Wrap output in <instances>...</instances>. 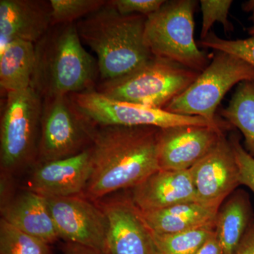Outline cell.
Wrapping results in <instances>:
<instances>
[{
	"mask_svg": "<svg viewBox=\"0 0 254 254\" xmlns=\"http://www.w3.org/2000/svg\"><path fill=\"white\" fill-rule=\"evenodd\" d=\"M254 222L248 193L235 190L222 203L215 218V234L225 254L233 253Z\"/></svg>",
	"mask_w": 254,
	"mask_h": 254,
	"instance_id": "cell-18",
	"label": "cell"
},
{
	"mask_svg": "<svg viewBox=\"0 0 254 254\" xmlns=\"http://www.w3.org/2000/svg\"><path fill=\"white\" fill-rule=\"evenodd\" d=\"M194 254H225L215 230Z\"/></svg>",
	"mask_w": 254,
	"mask_h": 254,
	"instance_id": "cell-31",
	"label": "cell"
},
{
	"mask_svg": "<svg viewBox=\"0 0 254 254\" xmlns=\"http://www.w3.org/2000/svg\"><path fill=\"white\" fill-rule=\"evenodd\" d=\"M222 126L182 125L160 128L158 163L160 170H187L208 154L225 128Z\"/></svg>",
	"mask_w": 254,
	"mask_h": 254,
	"instance_id": "cell-12",
	"label": "cell"
},
{
	"mask_svg": "<svg viewBox=\"0 0 254 254\" xmlns=\"http://www.w3.org/2000/svg\"><path fill=\"white\" fill-rule=\"evenodd\" d=\"M215 221L174 234L152 232L157 254H194L215 232Z\"/></svg>",
	"mask_w": 254,
	"mask_h": 254,
	"instance_id": "cell-22",
	"label": "cell"
},
{
	"mask_svg": "<svg viewBox=\"0 0 254 254\" xmlns=\"http://www.w3.org/2000/svg\"><path fill=\"white\" fill-rule=\"evenodd\" d=\"M0 254H51L49 244L0 220Z\"/></svg>",
	"mask_w": 254,
	"mask_h": 254,
	"instance_id": "cell-23",
	"label": "cell"
},
{
	"mask_svg": "<svg viewBox=\"0 0 254 254\" xmlns=\"http://www.w3.org/2000/svg\"><path fill=\"white\" fill-rule=\"evenodd\" d=\"M36 61L34 43L15 40L0 51V86L6 93L31 86Z\"/></svg>",
	"mask_w": 254,
	"mask_h": 254,
	"instance_id": "cell-20",
	"label": "cell"
},
{
	"mask_svg": "<svg viewBox=\"0 0 254 254\" xmlns=\"http://www.w3.org/2000/svg\"><path fill=\"white\" fill-rule=\"evenodd\" d=\"M52 26L77 22L98 11L108 3L106 0H50Z\"/></svg>",
	"mask_w": 254,
	"mask_h": 254,
	"instance_id": "cell-24",
	"label": "cell"
},
{
	"mask_svg": "<svg viewBox=\"0 0 254 254\" xmlns=\"http://www.w3.org/2000/svg\"><path fill=\"white\" fill-rule=\"evenodd\" d=\"M52 6L45 0L0 1V51L15 40L36 44L52 26Z\"/></svg>",
	"mask_w": 254,
	"mask_h": 254,
	"instance_id": "cell-15",
	"label": "cell"
},
{
	"mask_svg": "<svg viewBox=\"0 0 254 254\" xmlns=\"http://www.w3.org/2000/svg\"><path fill=\"white\" fill-rule=\"evenodd\" d=\"M246 81H254V66L236 55L216 51L196 79L163 110L218 123L215 112L220 102L232 87Z\"/></svg>",
	"mask_w": 254,
	"mask_h": 254,
	"instance_id": "cell-7",
	"label": "cell"
},
{
	"mask_svg": "<svg viewBox=\"0 0 254 254\" xmlns=\"http://www.w3.org/2000/svg\"><path fill=\"white\" fill-rule=\"evenodd\" d=\"M199 45L203 48L236 55L254 66V36L247 39L232 41L222 39L214 32L210 31L204 40L199 41Z\"/></svg>",
	"mask_w": 254,
	"mask_h": 254,
	"instance_id": "cell-26",
	"label": "cell"
},
{
	"mask_svg": "<svg viewBox=\"0 0 254 254\" xmlns=\"http://www.w3.org/2000/svg\"><path fill=\"white\" fill-rule=\"evenodd\" d=\"M221 115L232 127L242 132L246 150L254 158V81L238 84L228 105L221 110Z\"/></svg>",
	"mask_w": 254,
	"mask_h": 254,
	"instance_id": "cell-21",
	"label": "cell"
},
{
	"mask_svg": "<svg viewBox=\"0 0 254 254\" xmlns=\"http://www.w3.org/2000/svg\"><path fill=\"white\" fill-rule=\"evenodd\" d=\"M190 170L196 201L217 211L240 185L236 158L225 133L213 149Z\"/></svg>",
	"mask_w": 254,
	"mask_h": 254,
	"instance_id": "cell-11",
	"label": "cell"
},
{
	"mask_svg": "<svg viewBox=\"0 0 254 254\" xmlns=\"http://www.w3.org/2000/svg\"><path fill=\"white\" fill-rule=\"evenodd\" d=\"M0 120L1 173L14 176L38 159L43 98L32 87L6 94Z\"/></svg>",
	"mask_w": 254,
	"mask_h": 254,
	"instance_id": "cell-4",
	"label": "cell"
},
{
	"mask_svg": "<svg viewBox=\"0 0 254 254\" xmlns=\"http://www.w3.org/2000/svg\"><path fill=\"white\" fill-rule=\"evenodd\" d=\"M46 200L60 238L105 254L108 222L98 203L82 195Z\"/></svg>",
	"mask_w": 254,
	"mask_h": 254,
	"instance_id": "cell-10",
	"label": "cell"
},
{
	"mask_svg": "<svg viewBox=\"0 0 254 254\" xmlns=\"http://www.w3.org/2000/svg\"><path fill=\"white\" fill-rule=\"evenodd\" d=\"M160 128L97 127L90 146L92 171L83 196L93 202L119 190L133 189L160 170Z\"/></svg>",
	"mask_w": 254,
	"mask_h": 254,
	"instance_id": "cell-1",
	"label": "cell"
},
{
	"mask_svg": "<svg viewBox=\"0 0 254 254\" xmlns=\"http://www.w3.org/2000/svg\"><path fill=\"white\" fill-rule=\"evenodd\" d=\"M13 176L8 174L1 173L0 180V208L4 206L6 203L14 198V189H13Z\"/></svg>",
	"mask_w": 254,
	"mask_h": 254,
	"instance_id": "cell-29",
	"label": "cell"
},
{
	"mask_svg": "<svg viewBox=\"0 0 254 254\" xmlns=\"http://www.w3.org/2000/svg\"><path fill=\"white\" fill-rule=\"evenodd\" d=\"M0 209L1 218L28 235L49 245L60 238L46 197L23 190Z\"/></svg>",
	"mask_w": 254,
	"mask_h": 254,
	"instance_id": "cell-17",
	"label": "cell"
},
{
	"mask_svg": "<svg viewBox=\"0 0 254 254\" xmlns=\"http://www.w3.org/2000/svg\"><path fill=\"white\" fill-rule=\"evenodd\" d=\"M33 167L26 190L46 198L83 195L91 175V150Z\"/></svg>",
	"mask_w": 254,
	"mask_h": 254,
	"instance_id": "cell-14",
	"label": "cell"
},
{
	"mask_svg": "<svg viewBox=\"0 0 254 254\" xmlns=\"http://www.w3.org/2000/svg\"><path fill=\"white\" fill-rule=\"evenodd\" d=\"M140 212L150 231L158 234H174L215 222L218 211L195 201Z\"/></svg>",
	"mask_w": 254,
	"mask_h": 254,
	"instance_id": "cell-19",
	"label": "cell"
},
{
	"mask_svg": "<svg viewBox=\"0 0 254 254\" xmlns=\"http://www.w3.org/2000/svg\"><path fill=\"white\" fill-rule=\"evenodd\" d=\"M96 128L69 95L43 98L36 164L69 158L88 149Z\"/></svg>",
	"mask_w": 254,
	"mask_h": 254,
	"instance_id": "cell-8",
	"label": "cell"
},
{
	"mask_svg": "<svg viewBox=\"0 0 254 254\" xmlns=\"http://www.w3.org/2000/svg\"><path fill=\"white\" fill-rule=\"evenodd\" d=\"M31 87L42 98L95 89L98 62L82 46L76 23L52 26L35 44Z\"/></svg>",
	"mask_w": 254,
	"mask_h": 254,
	"instance_id": "cell-3",
	"label": "cell"
},
{
	"mask_svg": "<svg viewBox=\"0 0 254 254\" xmlns=\"http://www.w3.org/2000/svg\"><path fill=\"white\" fill-rule=\"evenodd\" d=\"M130 197L141 211L196 201L190 170H158L131 189Z\"/></svg>",
	"mask_w": 254,
	"mask_h": 254,
	"instance_id": "cell-16",
	"label": "cell"
},
{
	"mask_svg": "<svg viewBox=\"0 0 254 254\" xmlns=\"http://www.w3.org/2000/svg\"><path fill=\"white\" fill-rule=\"evenodd\" d=\"M232 254H254V222Z\"/></svg>",
	"mask_w": 254,
	"mask_h": 254,
	"instance_id": "cell-30",
	"label": "cell"
},
{
	"mask_svg": "<svg viewBox=\"0 0 254 254\" xmlns=\"http://www.w3.org/2000/svg\"><path fill=\"white\" fill-rule=\"evenodd\" d=\"M252 21V26H251L250 28H249V34L252 37L254 36V16H252V17L251 18Z\"/></svg>",
	"mask_w": 254,
	"mask_h": 254,
	"instance_id": "cell-34",
	"label": "cell"
},
{
	"mask_svg": "<svg viewBox=\"0 0 254 254\" xmlns=\"http://www.w3.org/2000/svg\"><path fill=\"white\" fill-rule=\"evenodd\" d=\"M199 74L174 62L153 57L123 77L100 81L95 90L112 99L164 109Z\"/></svg>",
	"mask_w": 254,
	"mask_h": 254,
	"instance_id": "cell-5",
	"label": "cell"
},
{
	"mask_svg": "<svg viewBox=\"0 0 254 254\" xmlns=\"http://www.w3.org/2000/svg\"><path fill=\"white\" fill-rule=\"evenodd\" d=\"M63 254H102L96 251L91 250L88 247H83L76 244L68 243Z\"/></svg>",
	"mask_w": 254,
	"mask_h": 254,
	"instance_id": "cell-32",
	"label": "cell"
},
{
	"mask_svg": "<svg viewBox=\"0 0 254 254\" xmlns=\"http://www.w3.org/2000/svg\"><path fill=\"white\" fill-rule=\"evenodd\" d=\"M196 5L193 0L165 1L158 11L147 16L144 38L153 56L200 73L208 66L210 58L194 41Z\"/></svg>",
	"mask_w": 254,
	"mask_h": 254,
	"instance_id": "cell-6",
	"label": "cell"
},
{
	"mask_svg": "<svg viewBox=\"0 0 254 254\" xmlns=\"http://www.w3.org/2000/svg\"><path fill=\"white\" fill-rule=\"evenodd\" d=\"M230 141L240 171V185L249 187L254 193V158L241 145L237 134H232Z\"/></svg>",
	"mask_w": 254,
	"mask_h": 254,
	"instance_id": "cell-27",
	"label": "cell"
},
{
	"mask_svg": "<svg viewBox=\"0 0 254 254\" xmlns=\"http://www.w3.org/2000/svg\"><path fill=\"white\" fill-rule=\"evenodd\" d=\"M110 3L118 12L124 15L140 14L148 16L158 11L164 0H110Z\"/></svg>",
	"mask_w": 254,
	"mask_h": 254,
	"instance_id": "cell-28",
	"label": "cell"
},
{
	"mask_svg": "<svg viewBox=\"0 0 254 254\" xmlns=\"http://www.w3.org/2000/svg\"><path fill=\"white\" fill-rule=\"evenodd\" d=\"M242 8L246 12H252L254 16V0L245 1L242 4Z\"/></svg>",
	"mask_w": 254,
	"mask_h": 254,
	"instance_id": "cell-33",
	"label": "cell"
},
{
	"mask_svg": "<svg viewBox=\"0 0 254 254\" xmlns=\"http://www.w3.org/2000/svg\"><path fill=\"white\" fill-rule=\"evenodd\" d=\"M95 203L108 219L105 254H157L152 232L130 195Z\"/></svg>",
	"mask_w": 254,
	"mask_h": 254,
	"instance_id": "cell-13",
	"label": "cell"
},
{
	"mask_svg": "<svg viewBox=\"0 0 254 254\" xmlns=\"http://www.w3.org/2000/svg\"><path fill=\"white\" fill-rule=\"evenodd\" d=\"M69 96L78 109L96 127L150 126L163 128L182 125L222 126L227 124L225 121L210 123L200 117L177 115L163 109L112 99L95 89Z\"/></svg>",
	"mask_w": 254,
	"mask_h": 254,
	"instance_id": "cell-9",
	"label": "cell"
},
{
	"mask_svg": "<svg viewBox=\"0 0 254 254\" xmlns=\"http://www.w3.org/2000/svg\"><path fill=\"white\" fill-rule=\"evenodd\" d=\"M146 18L120 14L108 1L76 22L81 41L96 55L100 81L123 77L154 57L145 41Z\"/></svg>",
	"mask_w": 254,
	"mask_h": 254,
	"instance_id": "cell-2",
	"label": "cell"
},
{
	"mask_svg": "<svg viewBox=\"0 0 254 254\" xmlns=\"http://www.w3.org/2000/svg\"><path fill=\"white\" fill-rule=\"evenodd\" d=\"M233 1L231 0H201L200 9L203 15L200 41L204 40L215 22L222 23L226 32L232 31L233 26L228 20L229 11Z\"/></svg>",
	"mask_w": 254,
	"mask_h": 254,
	"instance_id": "cell-25",
	"label": "cell"
}]
</instances>
